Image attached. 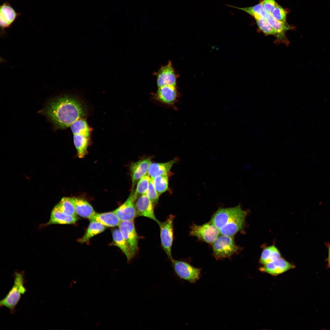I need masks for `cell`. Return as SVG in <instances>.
<instances>
[{
    "instance_id": "obj_17",
    "label": "cell",
    "mask_w": 330,
    "mask_h": 330,
    "mask_svg": "<svg viewBox=\"0 0 330 330\" xmlns=\"http://www.w3.org/2000/svg\"><path fill=\"white\" fill-rule=\"evenodd\" d=\"M77 216L67 215L61 211L56 205L52 211L49 221L42 226H47L55 224H73L78 220Z\"/></svg>"
},
{
    "instance_id": "obj_8",
    "label": "cell",
    "mask_w": 330,
    "mask_h": 330,
    "mask_svg": "<svg viewBox=\"0 0 330 330\" xmlns=\"http://www.w3.org/2000/svg\"><path fill=\"white\" fill-rule=\"evenodd\" d=\"M119 229L128 245L134 257L138 251V237L136 232L134 221H121Z\"/></svg>"
},
{
    "instance_id": "obj_31",
    "label": "cell",
    "mask_w": 330,
    "mask_h": 330,
    "mask_svg": "<svg viewBox=\"0 0 330 330\" xmlns=\"http://www.w3.org/2000/svg\"><path fill=\"white\" fill-rule=\"evenodd\" d=\"M287 12L280 5L277 4L272 13L273 16L281 22L286 21Z\"/></svg>"
},
{
    "instance_id": "obj_23",
    "label": "cell",
    "mask_w": 330,
    "mask_h": 330,
    "mask_svg": "<svg viewBox=\"0 0 330 330\" xmlns=\"http://www.w3.org/2000/svg\"><path fill=\"white\" fill-rule=\"evenodd\" d=\"M279 251L274 245L266 248L263 250L260 259V263L264 265L269 263L280 258Z\"/></svg>"
},
{
    "instance_id": "obj_15",
    "label": "cell",
    "mask_w": 330,
    "mask_h": 330,
    "mask_svg": "<svg viewBox=\"0 0 330 330\" xmlns=\"http://www.w3.org/2000/svg\"><path fill=\"white\" fill-rule=\"evenodd\" d=\"M151 163V159H141L132 163L130 166L132 186L148 173L149 166Z\"/></svg>"
},
{
    "instance_id": "obj_25",
    "label": "cell",
    "mask_w": 330,
    "mask_h": 330,
    "mask_svg": "<svg viewBox=\"0 0 330 330\" xmlns=\"http://www.w3.org/2000/svg\"><path fill=\"white\" fill-rule=\"evenodd\" d=\"M226 6L243 11L254 17L255 20L265 17L266 12L262 5V1L258 4L251 7L241 8L226 4Z\"/></svg>"
},
{
    "instance_id": "obj_26",
    "label": "cell",
    "mask_w": 330,
    "mask_h": 330,
    "mask_svg": "<svg viewBox=\"0 0 330 330\" xmlns=\"http://www.w3.org/2000/svg\"><path fill=\"white\" fill-rule=\"evenodd\" d=\"M56 205L65 214L70 216H77V214L75 207L70 197H63Z\"/></svg>"
},
{
    "instance_id": "obj_19",
    "label": "cell",
    "mask_w": 330,
    "mask_h": 330,
    "mask_svg": "<svg viewBox=\"0 0 330 330\" xmlns=\"http://www.w3.org/2000/svg\"><path fill=\"white\" fill-rule=\"evenodd\" d=\"M70 198L77 215L89 219L95 214L93 207L86 200L76 197H70Z\"/></svg>"
},
{
    "instance_id": "obj_28",
    "label": "cell",
    "mask_w": 330,
    "mask_h": 330,
    "mask_svg": "<svg viewBox=\"0 0 330 330\" xmlns=\"http://www.w3.org/2000/svg\"><path fill=\"white\" fill-rule=\"evenodd\" d=\"M255 20L259 30L265 35L275 36V32L274 29L265 17L256 19Z\"/></svg>"
},
{
    "instance_id": "obj_18",
    "label": "cell",
    "mask_w": 330,
    "mask_h": 330,
    "mask_svg": "<svg viewBox=\"0 0 330 330\" xmlns=\"http://www.w3.org/2000/svg\"><path fill=\"white\" fill-rule=\"evenodd\" d=\"M90 134L91 132H81L73 134L74 144L79 158H83L87 154Z\"/></svg>"
},
{
    "instance_id": "obj_27",
    "label": "cell",
    "mask_w": 330,
    "mask_h": 330,
    "mask_svg": "<svg viewBox=\"0 0 330 330\" xmlns=\"http://www.w3.org/2000/svg\"><path fill=\"white\" fill-rule=\"evenodd\" d=\"M155 189L159 194L165 192L168 189V178L167 174H163L153 178Z\"/></svg>"
},
{
    "instance_id": "obj_30",
    "label": "cell",
    "mask_w": 330,
    "mask_h": 330,
    "mask_svg": "<svg viewBox=\"0 0 330 330\" xmlns=\"http://www.w3.org/2000/svg\"><path fill=\"white\" fill-rule=\"evenodd\" d=\"M146 194L154 205L156 204L158 200L159 195L155 189L153 178H151Z\"/></svg>"
},
{
    "instance_id": "obj_14",
    "label": "cell",
    "mask_w": 330,
    "mask_h": 330,
    "mask_svg": "<svg viewBox=\"0 0 330 330\" xmlns=\"http://www.w3.org/2000/svg\"><path fill=\"white\" fill-rule=\"evenodd\" d=\"M295 267L294 265L281 257L264 265L259 270L273 276H277Z\"/></svg>"
},
{
    "instance_id": "obj_22",
    "label": "cell",
    "mask_w": 330,
    "mask_h": 330,
    "mask_svg": "<svg viewBox=\"0 0 330 330\" xmlns=\"http://www.w3.org/2000/svg\"><path fill=\"white\" fill-rule=\"evenodd\" d=\"M112 235L114 244L122 251L125 255L128 262H130L133 257L119 229H114L112 231Z\"/></svg>"
},
{
    "instance_id": "obj_24",
    "label": "cell",
    "mask_w": 330,
    "mask_h": 330,
    "mask_svg": "<svg viewBox=\"0 0 330 330\" xmlns=\"http://www.w3.org/2000/svg\"><path fill=\"white\" fill-rule=\"evenodd\" d=\"M105 229V226L98 222L90 221L85 234L79 241L82 243L86 242L94 236L103 232Z\"/></svg>"
},
{
    "instance_id": "obj_2",
    "label": "cell",
    "mask_w": 330,
    "mask_h": 330,
    "mask_svg": "<svg viewBox=\"0 0 330 330\" xmlns=\"http://www.w3.org/2000/svg\"><path fill=\"white\" fill-rule=\"evenodd\" d=\"M247 214L240 204L234 207L220 208L210 221L219 229L221 234L233 236L243 229Z\"/></svg>"
},
{
    "instance_id": "obj_20",
    "label": "cell",
    "mask_w": 330,
    "mask_h": 330,
    "mask_svg": "<svg viewBox=\"0 0 330 330\" xmlns=\"http://www.w3.org/2000/svg\"><path fill=\"white\" fill-rule=\"evenodd\" d=\"M90 221L98 222L105 226L114 227L119 226L120 221L113 211L95 214L89 219Z\"/></svg>"
},
{
    "instance_id": "obj_10",
    "label": "cell",
    "mask_w": 330,
    "mask_h": 330,
    "mask_svg": "<svg viewBox=\"0 0 330 330\" xmlns=\"http://www.w3.org/2000/svg\"><path fill=\"white\" fill-rule=\"evenodd\" d=\"M138 196L132 190L126 200L113 211L120 221H133L136 217L135 204Z\"/></svg>"
},
{
    "instance_id": "obj_4",
    "label": "cell",
    "mask_w": 330,
    "mask_h": 330,
    "mask_svg": "<svg viewBox=\"0 0 330 330\" xmlns=\"http://www.w3.org/2000/svg\"><path fill=\"white\" fill-rule=\"evenodd\" d=\"M212 248L214 255L217 259L230 257L239 249L233 236L222 234L212 243Z\"/></svg>"
},
{
    "instance_id": "obj_6",
    "label": "cell",
    "mask_w": 330,
    "mask_h": 330,
    "mask_svg": "<svg viewBox=\"0 0 330 330\" xmlns=\"http://www.w3.org/2000/svg\"><path fill=\"white\" fill-rule=\"evenodd\" d=\"M175 218L174 215H169L159 226L161 245L170 261L173 259L171 248L174 237L173 221Z\"/></svg>"
},
{
    "instance_id": "obj_16",
    "label": "cell",
    "mask_w": 330,
    "mask_h": 330,
    "mask_svg": "<svg viewBox=\"0 0 330 330\" xmlns=\"http://www.w3.org/2000/svg\"><path fill=\"white\" fill-rule=\"evenodd\" d=\"M178 96L176 86L166 85L158 88L155 97L161 102L169 105L173 104Z\"/></svg>"
},
{
    "instance_id": "obj_29",
    "label": "cell",
    "mask_w": 330,
    "mask_h": 330,
    "mask_svg": "<svg viewBox=\"0 0 330 330\" xmlns=\"http://www.w3.org/2000/svg\"><path fill=\"white\" fill-rule=\"evenodd\" d=\"M150 178L149 176L146 174L138 181L135 191L138 196L146 194Z\"/></svg>"
},
{
    "instance_id": "obj_11",
    "label": "cell",
    "mask_w": 330,
    "mask_h": 330,
    "mask_svg": "<svg viewBox=\"0 0 330 330\" xmlns=\"http://www.w3.org/2000/svg\"><path fill=\"white\" fill-rule=\"evenodd\" d=\"M265 17L275 32L276 43H282L288 46L289 42L285 35L288 31L293 29L294 27L289 25L286 21L281 22L276 19L271 14L266 13Z\"/></svg>"
},
{
    "instance_id": "obj_9",
    "label": "cell",
    "mask_w": 330,
    "mask_h": 330,
    "mask_svg": "<svg viewBox=\"0 0 330 330\" xmlns=\"http://www.w3.org/2000/svg\"><path fill=\"white\" fill-rule=\"evenodd\" d=\"M21 13L17 12L8 1H6L0 6V26L1 35H6V29L10 28Z\"/></svg>"
},
{
    "instance_id": "obj_32",
    "label": "cell",
    "mask_w": 330,
    "mask_h": 330,
    "mask_svg": "<svg viewBox=\"0 0 330 330\" xmlns=\"http://www.w3.org/2000/svg\"><path fill=\"white\" fill-rule=\"evenodd\" d=\"M262 3L266 13L270 14L278 4L274 0H263Z\"/></svg>"
},
{
    "instance_id": "obj_3",
    "label": "cell",
    "mask_w": 330,
    "mask_h": 330,
    "mask_svg": "<svg viewBox=\"0 0 330 330\" xmlns=\"http://www.w3.org/2000/svg\"><path fill=\"white\" fill-rule=\"evenodd\" d=\"M13 285L6 296L0 301V306L8 308L12 313L14 312L16 307L22 294L26 291L24 284V273L16 272Z\"/></svg>"
},
{
    "instance_id": "obj_12",
    "label": "cell",
    "mask_w": 330,
    "mask_h": 330,
    "mask_svg": "<svg viewBox=\"0 0 330 330\" xmlns=\"http://www.w3.org/2000/svg\"><path fill=\"white\" fill-rule=\"evenodd\" d=\"M136 217L144 216L156 222L159 226L161 222L156 218L154 213V205L146 194L140 196L135 202Z\"/></svg>"
},
{
    "instance_id": "obj_33",
    "label": "cell",
    "mask_w": 330,
    "mask_h": 330,
    "mask_svg": "<svg viewBox=\"0 0 330 330\" xmlns=\"http://www.w3.org/2000/svg\"><path fill=\"white\" fill-rule=\"evenodd\" d=\"M328 264L330 266V246L328 248Z\"/></svg>"
},
{
    "instance_id": "obj_1",
    "label": "cell",
    "mask_w": 330,
    "mask_h": 330,
    "mask_svg": "<svg viewBox=\"0 0 330 330\" xmlns=\"http://www.w3.org/2000/svg\"><path fill=\"white\" fill-rule=\"evenodd\" d=\"M44 113L56 128L63 129L84 118L86 112L84 104L78 98L65 94L51 100L44 110Z\"/></svg>"
},
{
    "instance_id": "obj_13",
    "label": "cell",
    "mask_w": 330,
    "mask_h": 330,
    "mask_svg": "<svg viewBox=\"0 0 330 330\" xmlns=\"http://www.w3.org/2000/svg\"><path fill=\"white\" fill-rule=\"evenodd\" d=\"M156 76L158 88L166 85L176 86L177 76L171 61L161 67L157 73Z\"/></svg>"
},
{
    "instance_id": "obj_7",
    "label": "cell",
    "mask_w": 330,
    "mask_h": 330,
    "mask_svg": "<svg viewBox=\"0 0 330 330\" xmlns=\"http://www.w3.org/2000/svg\"><path fill=\"white\" fill-rule=\"evenodd\" d=\"M190 233L191 236L209 244H212L220 234L219 229L211 221L200 225L193 224Z\"/></svg>"
},
{
    "instance_id": "obj_5",
    "label": "cell",
    "mask_w": 330,
    "mask_h": 330,
    "mask_svg": "<svg viewBox=\"0 0 330 330\" xmlns=\"http://www.w3.org/2000/svg\"><path fill=\"white\" fill-rule=\"evenodd\" d=\"M174 274L179 278L194 283L200 278L201 269L183 261H171Z\"/></svg>"
},
{
    "instance_id": "obj_21",
    "label": "cell",
    "mask_w": 330,
    "mask_h": 330,
    "mask_svg": "<svg viewBox=\"0 0 330 330\" xmlns=\"http://www.w3.org/2000/svg\"><path fill=\"white\" fill-rule=\"evenodd\" d=\"M177 160V159L175 158L165 163H151L148 168V174L151 178H154L160 175L167 174Z\"/></svg>"
}]
</instances>
